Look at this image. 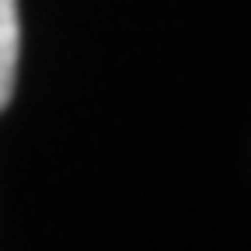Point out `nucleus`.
I'll return each instance as SVG.
<instances>
[{
    "label": "nucleus",
    "instance_id": "obj_1",
    "mask_svg": "<svg viewBox=\"0 0 251 251\" xmlns=\"http://www.w3.org/2000/svg\"><path fill=\"white\" fill-rule=\"evenodd\" d=\"M18 52H21V21L18 0H0V112L7 108L18 77Z\"/></svg>",
    "mask_w": 251,
    "mask_h": 251
}]
</instances>
